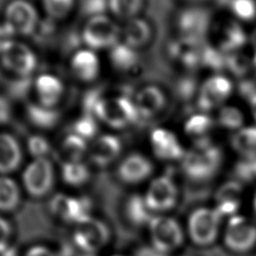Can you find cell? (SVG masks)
<instances>
[{
  "mask_svg": "<svg viewBox=\"0 0 256 256\" xmlns=\"http://www.w3.org/2000/svg\"><path fill=\"white\" fill-rule=\"evenodd\" d=\"M94 116L100 123L116 130L126 129L140 119L133 99L123 95L103 96Z\"/></svg>",
  "mask_w": 256,
  "mask_h": 256,
  "instance_id": "6da1fadb",
  "label": "cell"
},
{
  "mask_svg": "<svg viewBox=\"0 0 256 256\" xmlns=\"http://www.w3.org/2000/svg\"><path fill=\"white\" fill-rule=\"evenodd\" d=\"M121 25L112 16L102 14L87 18L81 31L85 47L94 51L110 50L120 42Z\"/></svg>",
  "mask_w": 256,
  "mask_h": 256,
  "instance_id": "7a4b0ae2",
  "label": "cell"
},
{
  "mask_svg": "<svg viewBox=\"0 0 256 256\" xmlns=\"http://www.w3.org/2000/svg\"><path fill=\"white\" fill-rule=\"evenodd\" d=\"M2 22L15 37H28L36 32L40 16L29 0H10L4 7Z\"/></svg>",
  "mask_w": 256,
  "mask_h": 256,
  "instance_id": "3957f363",
  "label": "cell"
},
{
  "mask_svg": "<svg viewBox=\"0 0 256 256\" xmlns=\"http://www.w3.org/2000/svg\"><path fill=\"white\" fill-rule=\"evenodd\" d=\"M223 216L215 209L197 208L189 215L187 231L190 239L198 246H208L217 239Z\"/></svg>",
  "mask_w": 256,
  "mask_h": 256,
  "instance_id": "277c9868",
  "label": "cell"
},
{
  "mask_svg": "<svg viewBox=\"0 0 256 256\" xmlns=\"http://www.w3.org/2000/svg\"><path fill=\"white\" fill-rule=\"evenodd\" d=\"M0 64L17 78H31L37 69L38 57L29 45L15 39L0 55Z\"/></svg>",
  "mask_w": 256,
  "mask_h": 256,
  "instance_id": "5b68a950",
  "label": "cell"
},
{
  "mask_svg": "<svg viewBox=\"0 0 256 256\" xmlns=\"http://www.w3.org/2000/svg\"><path fill=\"white\" fill-rule=\"evenodd\" d=\"M182 161L183 170L190 178L203 180L216 173L221 163V154L209 143L200 144L194 150L186 152Z\"/></svg>",
  "mask_w": 256,
  "mask_h": 256,
  "instance_id": "8992f818",
  "label": "cell"
},
{
  "mask_svg": "<svg viewBox=\"0 0 256 256\" xmlns=\"http://www.w3.org/2000/svg\"><path fill=\"white\" fill-rule=\"evenodd\" d=\"M148 225L152 246L155 249L168 254L182 245L184 232L179 222L174 218L155 216Z\"/></svg>",
  "mask_w": 256,
  "mask_h": 256,
  "instance_id": "52a82bcc",
  "label": "cell"
},
{
  "mask_svg": "<svg viewBox=\"0 0 256 256\" xmlns=\"http://www.w3.org/2000/svg\"><path fill=\"white\" fill-rule=\"evenodd\" d=\"M224 244L235 253H245L256 245V224L239 214L229 217L224 230Z\"/></svg>",
  "mask_w": 256,
  "mask_h": 256,
  "instance_id": "ba28073f",
  "label": "cell"
},
{
  "mask_svg": "<svg viewBox=\"0 0 256 256\" xmlns=\"http://www.w3.org/2000/svg\"><path fill=\"white\" fill-rule=\"evenodd\" d=\"M22 180L26 191L31 196H45L54 186L55 171L53 163L49 158L33 159L25 167Z\"/></svg>",
  "mask_w": 256,
  "mask_h": 256,
  "instance_id": "9c48e42d",
  "label": "cell"
},
{
  "mask_svg": "<svg viewBox=\"0 0 256 256\" xmlns=\"http://www.w3.org/2000/svg\"><path fill=\"white\" fill-rule=\"evenodd\" d=\"M109 238L108 227L92 217L78 223L73 234V241L77 247L89 254L100 250L109 241Z\"/></svg>",
  "mask_w": 256,
  "mask_h": 256,
  "instance_id": "30bf717a",
  "label": "cell"
},
{
  "mask_svg": "<svg viewBox=\"0 0 256 256\" xmlns=\"http://www.w3.org/2000/svg\"><path fill=\"white\" fill-rule=\"evenodd\" d=\"M150 211L164 212L173 208L178 199V189L174 180L168 175L154 178L144 197Z\"/></svg>",
  "mask_w": 256,
  "mask_h": 256,
  "instance_id": "8fae6325",
  "label": "cell"
},
{
  "mask_svg": "<svg viewBox=\"0 0 256 256\" xmlns=\"http://www.w3.org/2000/svg\"><path fill=\"white\" fill-rule=\"evenodd\" d=\"M234 90L230 78L222 74L208 77L199 88V102L203 110L221 108L226 105Z\"/></svg>",
  "mask_w": 256,
  "mask_h": 256,
  "instance_id": "7c38bea8",
  "label": "cell"
},
{
  "mask_svg": "<svg viewBox=\"0 0 256 256\" xmlns=\"http://www.w3.org/2000/svg\"><path fill=\"white\" fill-rule=\"evenodd\" d=\"M212 22L207 11L200 8L183 10L177 18V29L185 42H195L211 33Z\"/></svg>",
  "mask_w": 256,
  "mask_h": 256,
  "instance_id": "4fadbf2b",
  "label": "cell"
},
{
  "mask_svg": "<svg viewBox=\"0 0 256 256\" xmlns=\"http://www.w3.org/2000/svg\"><path fill=\"white\" fill-rule=\"evenodd\" d=\"M152 153L162 161H175L184 157L186 151L178 135L165 127L154 128L149 135Z\"/></svg>",
  "mask_w": 256,
  "mask_h": 256,
  "instance_id": "5bb4252c",
  "label": "cell"
},
{
  "mask_svg": "<svg viewBox=\"0 0 256 256\" xmlns=\"http://www.w3.org/2000/svg\"><path fill=\"white\" fill-rule=\"evenodd\" d=\"M51 211L67 222L80 223L90 217L91 201L87 197H70L58 194L50 202Z\"/></svg>",
  "mask_w": 256,
  "mask_h": 256,
  "instance_id": "9a60e30c",
  "label": "cell"
},
{
  "mask_svg": "<svg viewBox=\"0 0 256 256\" xmlns=\"http://www.w3.org/2000/svg\"><path fill=\"white\" fill-rule=\"evenodd\" d=\"M122 152L120 138L112 133H100L89 144L88 157L98 167H106L118 159Z\"/></svg>",
  "mask_w": 256,
  "mask_h": 256,
  "instance_id": "2e32d148",
  "label": "cell"
},
{
  "mask_svg": "<svg viewBox=\"0 0 256 256\" xmlns=\"http://www.w3.org/2000/svg\"><path fill=\"white\" fill-rule=\"evenodd\" d=\"M132 99L139 118L146 120L159 115L167 105V96L164 90L153 84L138 89Z\"/></svg>",
  "mask_w": 256,
  "mask_h": 256,
  "instance_id": "e0dca14e",
  "label": "cell"
},
{
  "mask_svg": "<svg viewBox=\"0 0 256 256\" xmlns=\"http://www.w3.org/2000/svg\"><path fill=\"white\" fill-rule=\"evenodd\" d=\"M35 101L41 105L57 108L65 94L61 78L53 73H41L32 82Z\"/></svg>",
  "mask_w": 256,
  "mask_h": 256,
  "instance_id": "ac0fdd59",
  "label": "cell"
},
{
  "mask_svg": "<svg viewBox=\"0 0 256 256\" xmlns=\"http://www.w3.org/2000/svg\"><path fill=\"white\" fill-rule=\"evenodd\" d=\"M69 68L71 74L78 81L90 83L98 78L101 71V61L96 51L83 47L71 55Z\"/></svg>",
  "mask_w": 256,
  "mask_h": 256,
  "instance_id": "d6986e66",
  "label": "cell"
},
{
  "mask_svg": "<svg viewBox=\"0 0 256 256\" xmlns=\"http://www.w3.org/2000/svg\"><path fill=\"white\" fill-rule=\"evenodd\" d=\"M153 172L151 160L139 152L125 156L117 167V176L127 184H137L147 179Z\"/></svg>",
  "mask_w": 256,
  "mask_h": 256,
  "instance_id": "ffe728a7",
  "label": "cell"
},
{
  "mask_svg": "<svg viewBox=\"0 0 256 256\" xmlns=\"http://www.w3.org/2000/svg\"><path fill=\"white\" fill-rule=\"evenodd\" d=\"M216 35V48L224 53H235L249 43V34H246L242 24L235 19L220 24Z\"/></svg>",
  "mask_w": 256,
  "mask_h": 256,
  "instance_id": "44dd1931",
  "label": "cell"
},
{
  "mask_svg": "<svg viewBox=\"0 0 256 256\" xmlns=\"http://www.w3.org/2000/svg\"><path fill=\"white\" fill-rule=\"evenodd\" d=\"M152 35L150 23L139 16L125 21L121 25L120 41L138 51L151 41Z\"/></svg>",
  "mask_w": 256,
  "mask_h": 256,
  "instance_id": "7402d4cb",
  "label": "cell"
},
{
  "mask_svg": "<svg viewBox=\"0 0 256 256\" xmlns=\"http://www.w3.org/2000/svg\"><path fill=\"white\" fill-rule=\"evenodd\" d=\"M23 159V149L19 141L6 132H0V173L7 174L19 168Z\"/></svg>",
  "mask_w": 256,
  "mask_h": 256,
  "instance_id": "603a6c76",
  "label": "cell"
},
{
  "mask_svg": "<svg viewBox=\"0 0 256 256\" xmlns=\"http://www.w3.org/2000/svg\"><path fill=\"white\" fill-rule=\"evenodd\" d=\"M242 204L241 186L234 182L224 184L216 192L215 209L223 217H232L238 214V209Z\"/></svg>",
  "mask_w": 256,
  "mask_h": 256,
  "instance_id": "cb8c5ba5",
  "label": "cell"
},
{
  "mask_svg": "<svg viewBox=\"0 0 256 256\" xmlns=\"http://www.w3.org/2000/svg\"><path fill=\"white\" fill-rule=\"evenodd\" d=\"M25 115L28 121L40 130L53 129L60 121L61 113L58 108H51L34 101L25 107Z\"/></svg>",
  "mask_w": 256,
  "mask_h": 256,
  "instance_id": "d4e9b609",
  "label": "cell"
},
{
  "mask_svg": "<svg viewBox=\"0 0 256 256\" xmlns=\"http://www.w3.org/2000/svg\"><path fill=\"white\" fill-rule=\"evenodd\" d=\"M108 60L115 70L127 73L136 69L140 62V55L137 49L120 41L108 50Z\"/></svg>",
  "mask_w": 256,
  "mask_h": 256,
  "instance_id": "484cf974",
  "label": "cell"
},
{
  "mask_svg": "<svg viewBox=\"0 0 256 256\" xmlns=\"http://www.w3.org/2000/svg\"><path fill=\"white\" fill-rule=\"evenodd\" d=\"M89 142L82 137L70 132L62 139L58 148V158L61 163L82 161L83 157L88 154Z\"/></svg>",
  "mask_w": 256,
  "mask_h": 256,
  "instance_id": "4316f807",
  "label": "cell"
},
{
  "mask_svg": "<svg viewBox=\"0 0 256 256\" xmlns=\"http://www.w3.org/2000/svg\"><path fill=\"white\" fill-rule=\"evenodd\" d=\"M108 12L115 20L128 21L139 16L145 0H107Z\"/></svg>",
  "mask_w": 256,
  "mask_h": 256,
  "instance_id": "83f0119b",
  "label": "cell"
},
{
  "mask_svg": "<svg viewBox=\"0 0 256 256\" xmlns=\"http://www.w3.org/2000/svg\"><path fill=\"white\" fill-rule=\"evenodd\" d=\"M150 209L148 208L144 197L134 194L131 195L125 204V214L127 219L136 226L149 224L153 218L150 214Z\"/></svg>",
  "mask_w": 256,
  "mask_h": 256,
  "instance_id": "f1b7e54d",
  "label": "cell"
},
{
  "mask_svg": "<svg viewBox=\"0 0 256 256\" xmlns=\"http://www.w3.org/2000/svg\"><path fill=\"white\" fill-rule=\"evenodd\" d=\"M61 177L70 186H81L88 181L90 171L83 161L65 162L61 163Z\"/></svg>",
  "mask_w": 256,
  "mask_h": 256,
  "instance_id": "f546056e",
  "label": "cell"
},
{
  "mask_svg": "<svg viewBox=\"0 0 256 256\" xmlns=\"http://www.w3.org/2000/svg\"><path fill=\"white\" fill-rule=\"evenodd\" d=\"M20 201V190L16 182L7 177L0 176V210L11 211Z\"/></svg>",
  "mask_w": 256,
  "mask_h": 256,
  "instance_id": "4dcf8cb0",
  "label": "cell"
},
{
  "mask_svg": "<svg viewBox=\"0 0 256 256\" xmlns=\"http://www.w3.org/2000/svg\"><path fill=\"white\" fill-rule=\"evenodd\" d=\"M213 127V119L208 117L205 112H201V114L199 115L192 116L186 121L185 124V129L188 137H194L196 140H201V144H203V138L210 135Z\"/></svg>",
  "mask_w": 256,
  "mask_h": 256,
  "instance_id": "1f68e13d",
  "label": "cell"
},
{
  "mask_svg": "<svg viewBox=\"0 0 256 256\" xmlns=\"http://www.w3.org/2000/svg\"><path fill=\"white\" fill-rule=\"evenodd\" d=\"M99 123L94 115L83 113L73 122L71 132L89 142L100 134Z\"/></svg>",
  "mask_w": 256,
  "mask_h": 256,
  "instance_id": "d6a6232c",
  "label": "cell"
},
{
  "mask_svg": "<svg viewBox=\"0 0 256 256\" xmlns=\"http://www.w3.org/2000/svg\"><path fill=\"white\" fill-rule=\"evenodd\" d=\"M76 0H41L45 14L52 20H63L70 15Z\"/></svg>",
  "mask_w": 256,
  "mask_h": 256,
  "instance_id": "836d02e7",
  "label": "cell"
},
{
  "mask_svg": "<svg viewBox=\"0 0 256 256\" xmlns=\"http://www.w3.org/2000/svg\"><path fill=\"white\" fill-rule=\"evenodd\" d=\"M230 11L233 19L243 23L256 19V0H232Z\"/></svg>",
  "mask_w": 256,
  "mask_h": 256,
  "instance_id": "e575fe53",
  "label": "cell"
},
{
  "mask_svg": "<svg viewBox=\"0 0 256 256\" xmlns=\"http://www.w3.org/2000/svg\"><path fill=\"white\" fill-rule=\"evenodd\" d=\"M26 149L34 159L48 158V155L52 151V145L46 136L35 133L27 138Z\"/></svg>",
  "mask_w": 256,
  "mask_h": 256,
  "instance_id": "d590c367",
  "label": "cell"
},
{
  "mask_svg": "<svg viewBox=\"0 0 256 256\" xmlns=\"http://www.w3.org/2000/svg\"><path fill=\"white\" fill-rule=\"evenodd\" d=\"M243 114L237 108L224 105L220 108L219 117L216 122H218L226 129L239 131L243 128Z\"/></svg>",
  "mask_w": 256,
  "mask_h": 256,
  "instance_id": "8d00e7d4",
  "label": "cell"
},
{
  "mask_svg": "<svg viewBox=\"0 0 256 256\" xmlns=\"http://www.w3.org/2000/svg\"><path fill=\"white\" fill-rule=\"evenodd\" d=\"M82 10L87 18L106 14L108 12L107 0H83Z\"/></svg>",
  "mask_w": 256,
  "mask_h": 256,
  "instance_id": "74e56055",
  "label": "cell"
},
{
  "mask_svg": "<svg viewBox=\"0 0 256 256\" xmlns=\"http://www.w3.org/2000/svg\"><path fill=\"white\" fill-rule=\"evenodd\" d=\"M12 116V107L8 99L0 95V128L8 124Z\"/></svg>",
  "mask_w": 256,
  "mask_h": 256,
  "instance_id": "f35d334b",
  "label": "cell"
},
{
  "mask_svg": "<svg viewBox=\"0 0 256 256\" xmlns=\"http://www.w3.org/2000/svg\"><path fill=\"white\" fill-rule=\"evenodd\" d=\"M16 39L11 30L3 23H0V55Z\"/></svg>",
  "mask_w": 256,
  "mask_h": 256,
  "instance_id": "ab89813d",
  "label": "cell"
},
{
  "mask_svg": "<svg viewBox=\"0 0 256 256\" xmlns=\"http://www.w3.org/2000/svg\"><path fill=\"white\" fill-rule=\"evenodd\" d=\"M11 235V225L10 223L0 217V249L8 245V239Z\"/></svg>",
  "mask_w": 256,
  "mask_h": 256,
  "instance_id": "60d3db41",
  "label": "cell"
},
{
  "mask_svg": "<svg viewBox=\"0 0 256 256\" xmlns=\"http://www.w3.org/2000/svg\"><path fill=\"white\" fill-rule=\"evenodd\" d=\"M135 256H169V255L155 249L153 246H151V247L144 246V247L139 248L136 251Z\"/></svg>",
  "mask_w": 256,
  "mask_h": 256,
  "instance_id": "b9f144b4",
  "label": "cell"
},
{
  "mask_svg": "<svg viewBox=\"0 0 256 256\" xmlns=\"http://www.w3.org/2000/svg\"><path fill=\"white\" fill-rule=\"evenodd\" d=\"M26 256H55V255L49 249L43 246H34L27 251Z\"/></svg>",
  "mask_w": 256,
  "mask_h": 256,
  "instance_id": "7bdbcfd3",
  "label": "cell"
},
{
  "mask_svg": "<svg viewBox=\"0 0 256 256\" xmlns=\"http://www.w3.org/2000/svg\"><path fill=\"white\" fill-rule=\"evenodd\" d=\"M0 256H17V251L14 247L7 245L0 249Z\"/></svg>",
  "mask_w": 256,
  "mask_h": 256,
  "instance_id": "ee69618b",
  "label": "cell"
},
{
  "mask_svg": "<svg viewBox=\"0 0 256 256\" xmlns=\"http://www.w3.org/2000/svg\"><path fill=\"white\" fill-rule=\"evenodd\" d=\"M249 44L256 53V25L253 27L251 32L249 33Z\"/></svg>",
  "mask_w": 256,
  "mask_h": 256,
  "instance_id": "f6af8a7d",
  "label": "cell"
},
{
  "mask_svg": "<svg viewBox=\"0 0 256 256\" xmlns=\"http://www.w3.org/2000/svg\"><path fill=\"white\" fill-rule=\"evenodd\" d=\"M251 66L256 70V53H255V57L253 58V60H252V64H251Z\"/></svg>",
  "mask_w": 256,
  "mask_h": 256,
  "instance_id": "bcb514c9",
  "label": "cell"
},
{
  "mask_svg": "<svg viewBox=\"0 0 256 256\" xmlns=\"http://www.w3.org/2000/svg\"><path fill=\"white\" fill-rule=\"evenodd\" d=\"M253 206H254V210L256 211V194L254 196V200H253Z\"/></svg>",
  "mask_w": 256,
  "mask_h": 256,
  "instance_id": "7dc6e473",
  "label": "cell"
},
{
  "mask_svg": "<svg viewBox=\"0 0 256 256\" xmlns=\"http://www.w3.org/2000/svg\"><path fill=\"white\" fill-rule=\"evenodd\" d=\"M82 256H93V255H91V254H89V253H86L85 255H82Z\"/></svg>",
  "mask_w": 256,
  "mask_h": 256,
  "instance_id": "c3c4849f",
  "label": "cell"
}]
</instances>
